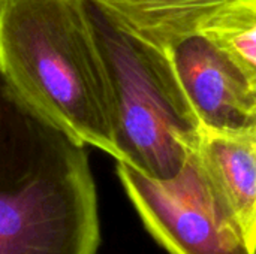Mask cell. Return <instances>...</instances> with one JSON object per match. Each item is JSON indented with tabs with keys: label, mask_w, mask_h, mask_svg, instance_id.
Listing matches in <instances>:
<instances>
[{
	"label": "cell",
	"mask_w": 256,
	"mask_h": 254,
	"mask_svg": "<svg viewBox=\"0 0 256 254\" xmlns=\"http://www.w3.org/2000/svg\"><path fill=\"white\" fill-rule=\"evenodd\" d=\"M194 153L256 253V129H200Z\"/></svg>",
	"instance_id": "obj_6"
},
{
	"label": "cell",
	"mask_w": 256,
	"mask_h": 254,
	"mask_svg": "<svg viewBox=\"0 0 256 254\" xmlns=\"http://www.w3.org/2000/svg\"><path fill=\"white\" fill-rule=\"evenodd\" d=\"M124 31L166 51L198 31L201 21L228 0H87Z\"/></svg>",
	"instance_id": "obj_7"
},
{
	"label": "cell",
	"mask_w": 256,
	"mask_h": 254,
	"mask_svg": "<svg viewBox=\"0 0 256 254\" xmlns=\"http://www.w3.org/2000/svg\"><path fill=\"white\" fill-rule=\"evenodd\" d=\"M165 54L200 129L243 130L252 126V85L216 43L196 31Z\"/></svg>",
	"instance_id": "obj_5"
},
{
	"label": "cell",
	"mask_w": 256,
	"mask_h": 254,
	"mask_svg": "<svg viewBox=\"0 0 256 254\" xmlns=\"http://www.w3.org/2000/svg\"><path fill=\"white\" fill-rule=\"evenodd\" d=\"M117 175L144 228L170 254H256L194 151L166 180L147 177L122 162Z\"/></svg>",
	"instance_id": "obj_4"
},
{
	"label": "cell",
	"mask_w": 256,
	"mask_h": 254,
	"mask_svg": "<svg viewBox=\"0 0 256 254\" xmlns=\"http://www.w3.org/2000/svg\"><path fill=\"white\" fill-rule=\"evenodd\" d=\"M198 31L216 43L256 84V0H228L212 10Z\"/></svg>",
	"instance_id": "obj_8"
},
{
	"label": "cell",
	"mask_w": 256,
	"mask_h": 254,
	"mask_svg": "<svg viewBox=\"0 0 256 254\" xmlns=\"http://www.w3.org/2000/svg\"><path fill=\"white\" fill-rule=\"evenodd\" d=\"M0 78L50 123L117 159L110 84L86 0H0Z\"/></svg>",
	"instance_id": "obj_2"
},
{
	"label": "cell",
	"mask_w": 256,
	"mask_h": 254,
	"mask_svg": "<svg viewBox=\"0 0 256 254\" xmlns=\"http://www.w3.org/2000/svg\"><path fill=\"white\" fill-rule=\"evenodd\" d=\"M86 3L110 84L116 160L156 180L171 178L195 150L200 124L170 60Z\"/></svg>",
	"instance_id": "obj_3"
},
{
	"label": "cell",
	"mask_w": 256,
	"mask_h": 254,
	"mask_svg": "<svg viewBox=\"0 0 256 254\" xmlns=\"http://www.w3.org/2000/svg\"><path fill=\"white\" fill-rule=\"evenodd\" d=\"M99 244L87 145L0 78V254H98Z\"/></svg>",
	"instance_id": "obj_1"
}]
</instances>
